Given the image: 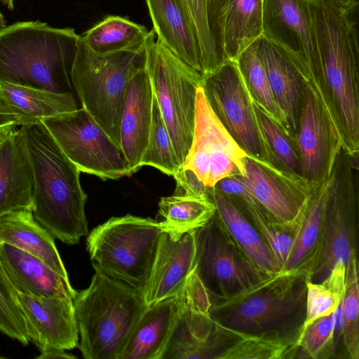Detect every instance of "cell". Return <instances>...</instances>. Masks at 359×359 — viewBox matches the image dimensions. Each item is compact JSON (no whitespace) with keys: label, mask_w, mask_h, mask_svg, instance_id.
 Masks as SVG:
<instances>
[{"label":"cell","mask_w":359,"mask_h":359,"mask_svg":"<svg viewBox=\"0 0 359 359\" xmlns=\"http://www.w3.org/2000/svg\"><path fill=\"white\" fill-rule=\"evenodd\" d=\"M24 126L34 178L32 215L55 239L78 244L88 234L81 172L41 122Z\"/></svg>","instance_id":"obj_1"},{"label":"cell","mask_w":359,"mask_h":359,"mask_svg":"<svg viewBox=\"0 0 359 359\" xmlns=\"http://www.w3.org/2000/svg\"><path fill=\"white\" fill-rule=\"evenodd\" d=\"M324 81L339 119L344 148L359 149V46L356 22L337 0H309Z\"/></svg>","instance_id":"obj_2"},{"label":"cell","mask_w":359,"mask_h":359,"mask_svg":"<svg viewBox=\"0 0 359 359\" xmlns=\"http://www.w3.org/2000/svg\"><path fill=\"white\" fill-rule=\"evenodd\" d=\"M80 35L73 28L23 21L0 29V83L69 92Z\"/></svg>","instance_id":"obj_3"},{"label":"cell","mask_w":359,"mask_h":359,"mask_svg":"<svg viewBox=\"0 0 359 359\" xmlns=\"http://www.w3.org/2000/svg\"><path fill=\"white\" fill-rule=\"evenodd\" d=\"M306 292L303 271H280L240 294L212 302L210 314L221 327L236 332L297 340L306 316Z\"/></svg>","instance_id":"obj_4"},{"label":"cell","mask_w":359,"mask_h":359,"mask_svg":"<svg viewBox=\"0 0 359 359\" xmlns=\"http://www.w3.org/2000/svg\"><path fill=\"white\" fill-rule=\"evenodd\" d=\"M93 266L90 285L73 299L77 347L85 359H118L147 306L140 290Z\"/></svg>","instance_id":"obj_5"},{"label":"cell","mask_w":359,"mask_h":359,"mask_svg":"<svg viewBox=\"0 0 359 359\" xmlns=\"http://www.w3.org/2000/svg\"><path fill=\"white\" fill-rule=\"evenodd\" d=\"M145 61L146 46L99 55L86 46L81 35L78 41L71 71L72 87L81 107L120 149L121 121L127 84Z\"/></svg>","instance_id":"obj_6"},{"label":"cell","mask_w":359,"mask_h":359,"mask_svg":"<svg viewBox=\"0 0 359 359\" xmlns=\"http://www.w3.org/2000/svg\"><path fill=\"white\" fill-rule=\"evenodd\" d=\"M161 229L156 220L113 217L88 234L92 265L143 292L154 262Z\"/></svg>","instance_id":"obj_7"},{"label":"cell","mask_w":359,"mask_h":359,"mask_svg":"<svg viewBox=\"0 0 359 359\" xmlns=\"http://www.w3.org/2000/svg\"><path fill=\"white\" fill-rule=\"evenodd\" d=\"M358 208V153L343 147L329 179L321 233L304 270L307 282H322L337 262L346 266L356 252Z\"/></svg>","instance_id":"obj_8"},{"label":"cell","mask_w":359,"mask_h":359,"mask_svg":"<svg viewBox=\"0 0 359 359\" xmlns=\"http://www.w3.org/2000/svg\"><path fill=\"white\" fill-rule=\"evenodd\" d=\"M146 67L154 99L182 165L193 139L196 93L203 76L156 39L154 30L147 42Z\"/></svg>","instance_id":"obj_9"},{"label":"cell","mask_w":359,"mask_h":359,"mask_svg":"<svg viewBox=\"0 0 359 359\" xmlns=\"http://www.w3.org/2000/svg\"><path fill=\"white\" fill-rule=\"evenodd\" d=\"M301 69L305 81L304 96L294 142L301 175L316 189L330 179L344 142L323 75Z\"/></svg>","instance_id":"obj_10"},{"label":"cell","mask_w":359,"mask_h":359,"mask_svg":"<svg viewBox=\"0 0 359 359\" xmlns=\"http://www.w3.org/2000/svg\"><path fill=\"white\" fill-rule=\"evenodd\" d=\"M193 233L196 248L194 271L207 290L211 303L240 294L275 275L250 261L216 212Z\"/></svg>","instance_id":"obj_11"},{"label":"cell","mask_w":359,"mask_h":359,"mask_svg":"<svg viewBox=\"0 0 359 359\" xmlns=\"http://www.w3.org/2000/svg\"><path fill=\"white\" fill-rule=\"evenodd\" d=\"M201 87L212 112L237 144L248 155L280 166L261 131L236 62L226 60L203 78Z\"/></svg>","instance_id":"obj_12"},{"label":"cell","mask_w":359,"mask_h":359,"mask_svg":"<svg viewBox=\"0 0 359 359\" xmlns=\"http://www.w3.org/2000/svg\"><path fill=\"white\" fill-rule=\"evenodd\" d=\"M41 122L81 172L102 180L131 175L121 150L84 108Z\"/></svg>","instance_id":"obj_13"},{"label":"cell","mask_w":359,"mask_h":359,"mask_svg":"<svg viewBox=\"0 0 359 359\" xmlns=\"http://www.w3.org/2000/svg\"><path fill=\"white\" fill-rule=\"evenodd\" d=\"M245 155L215 116L199 86L193 139L182 168L192 170L212 188L224 178L242 175Z\"/></svg>","instance_id":"obj_14"},{"label":"cell","mask_w":359,"mask_h":359,"mask_svg":"<svg viewBox=\"0 0 359 359\" xmlns=\"http://www.w3.org/2000/svg\"><path fill=\"white\" fill-rule=\"evenodd\" d=\"M243 174L234 176L280 223L297 228L315 188L302 175L245 155Z\"/></svg>","instance_id":"obj_15"},{"label":"cell","mask_w":359,"mask_h":359,"mask_svg":"<svg viewBox=\"0 0 359 359\" xmlns=\"http://www.w3.org/2000/svg\"><path fill=\"white\" fill-rule=\"evenodd\" d=\"M262 29L301 67L322 73L309 0H263Z\"/></svg>","instance_id":"obj_16"},{"label":"cell","mask_w":359,"mask_h":359,"mask_svg":"<svg viewBox=\"0 0 359 359\" xmlns=\"http://www.w3.org/2000/svg\"><path fill=\"white\" fill-rule=\"evenodd\" d=\"M29 341L39 351L77 347L78 325L71 298L35 297L17 293Z\"/></svg>","instance_id":"obj_17"},{"label":"cell","mask_w":359,"mask_h":359,"mask_svg":"<svg viewBox=\"0 0 359 359\" xmlns=\"http://www.w3.org/2000/svg\"><path fill=\"white\" fill-rule=\"evenodd\" d=\"M252 46L285 117L287 133L294 141L304 96L305 81L302 69L285 50L263 35Z\"/></svg>","instance_id":"obj_18"},{"label":"cell","mask_w":359,"mask_h":359,"mask_svg":"<svg viewBox=\"0 0 359 359\" xmlns=\"http://www.w3.org/2000/svg\"><path fill=\"white\" fill-rule=\"evenodd\" d=\"M193 231L180 235L162 231L154 262L142 292L147 306L177 296L195 266Z\"/></svg>","instance_id":"obj_19"},{"label":"cell","mask_w":359,"mask_h":359,"mask_svg":"<svg viewBox=\"0 0 359 359\" xmlns=\"http://www.w3.org/2000/svg\"><path fill=\"white\" fill-rule=\"evenodd\" d=\"M232 337L210 313L181 307L161 359H219Z\"/></svg>","instance_id":"obj_20"},{"label":"cell","mask_w":359,"mask_h":359,"mask_svg":"<svg viewBox=\"0 0 359 359\" xmlns=\"http://www.w3.org/2000/svg\"><path fill=\"white\" fill-rule=\"evenodd\" d=\"M153 103L154 93L145 61L127 84L121 121V150L130 175L141 168L151 128Z\"/></svg>","instance_id":"obj_21"},{"label":"cell","mask_w":359,"mask_h":359,"mask_svg":"<svg viewBox=\"0 0 359 359\" xmlns=\"http://www.w3.org/2000/svg\"><path fill=\"white\" fill-rule=\"evenodd\" d=\"M0 262L17 293L35 297H74L76 290L69 280L25 251L0 243Z\"/></svg>","instance_id":"obj_22"},{"label":"cell","mask_w":359,"mask_h":359,"mask_svg":"<svg viewBox=\"0 0 359 359\" xmlns=\"http://www.w3.org/2000/svg\"><path fill=\"white\" fill-rule=\"evenodd\" d=\"M34 178L21 126L0 145V217L18 210H32Z\"/></svg>","instance_id":"obj_23"},{"label":"cell","mask_w":359,"mask_h":359,"mask_svg":"<svg viewBox=\"0 0 359 359\" xmlns=\"http://www.w3.org/2000/svg\"><path fill=\"white\" fill-rule=\"evenodd\" d=\"M215 188L226 194L257 231L282 271L288 259L297 228L274 218L252 194L233 177L219 181Z\"/></svg>","instance_id":"obj_24"},{"label":"cell","mask_w":359,"mask_h":359,"mask_svg":"<svg viewBox=\"0 0 359 359\" xmlns=\"http://www.w3.org/2000/svg\"><path fill=\"white\" fill-rule=\"evenodd\" d=\"M179 310L178 295L147 306L118 359H161Z\"/></svg>","instance_id":"obj_25"},{"label":"cell","mask_w":359,"mask_h":359,"mask_svg":"<svg viewBox=\"0 0 359 359\" xmlns=\"http://www.w3.org/2000/svg\"><path fill=\"white\" fill-rule=\"evenodd\" d=\"M145 1L156 39L202 75L199 47L180 0Z\"/></svg>","instance_id":"obj_26"},{"label":"cell","mask_w":359,"mask_h":359,"mask_svg":"<svg viewBox=\"0 0 359 359\" xmlns=\"http://www.w3.org/2000/svg\"><path fill=\"white\" fill-rule=\"evenodd\" d=\"M0 243L11 245L37 257L63 278L69 280L55 238L35 219L32 210H14L0 217Z\"/></svg>","instance_id":"obj_27"},{"label":"cell","mask_w":359,"mask_h":359,"mask_svg":"<svg viewBox=\"0 0 359 359\" xmlns=\"http://www.w3.org/2000/svg\"><path fill=\"white\" fill-rule=\"evenodd\" d=\"M196 39L203 78L225 61L222 29L228 0H180Z\"/></svg>","instance_id":"obj_28"},{"label":"cell","mask_w":359,"mask_h":359,"mask_svg":"<svg viewBox=\"0 0 359 359\" xmlns=\"http://www.w3.org/2000/svg\"><path fill=\"white\" fill-rule=\"evenodd\" d=\"M208 195L222 223L250 261L271 274L280 272L267 245L229 198L214 187L208 189Z\"/></svg>","instance_id":"obj_29"},{"label":"cell","mask_w":359,"mask_h":359,"mask_svg":"<svg viewBox=\"0 0 359 359\" xmlns=\"http://www.w3.org/2000/svg\"><path fill=\"white\" fill-rule=\"evenodd\" d=\"M263 0H228L223 22L226 60L236 61L262 35Z\"/></svg>","instance_id":"obj_30"},{"label":"cell","mask_w":359,"mask_h":359,"mask_svg":"<svg viewBox=\"0 0 359 359\" xmlns=\"http://www.w3.org/2000/svg\"><path fill=\"white\" fill-rule=\"evenodd\" d=\"M153 29L118 15H108L81 36L95 53L105 55L146 46Z\"/></svg>","instance_id":"obj_31"},{"label":"cell","mask_w":359,"mask_h":359,"mask_svg":"<svg viewBox=\"0 0 359 359\" xmlns=\"http://www.w3.org/2000/svg\"><path fill=\"white\" fill-rule=\"evenodd\" d=\"M329 180L314 189L297 226L294 242L282 271L304 272L318 244L324 222Z\"/></svg>","instance_id":"obj_32"},{"label":"cell","mask_w":359,"mask_h":359,"mask_svg":"<svg viewBox=\"0 0 359 359\" xmlns=\"http://www.w3.org/2000/svg\"><path fill=\"white\" fill-rule=\"evenodd\" d=\"M0 88L11 104L38 122L78 109L71 92L57 93L8 83H0Z\"/></svg>","instance_id":"obj_33"},{"label":"cell","mask_w":359,"mask_h":359,"mask_svg":"<svg viewBox=\"0 0 359 359\" xmlns=\"http://www.w3.org/2000/svg\"><path fill=\"white\" fill-rule=\"evenodd\" d=\"M215 212L211 200L173 194L160 199L158 215L163 219L158 222L162 231L180 235L203 226Z\"/></svg>","instance_id":"obj_34"},{"label":"cell","mask_w":359,"mask_h":359,"mask_svg":"<svg viewBox=\"0 0 359 359\" xmlns=\"http://www.w3.org/2000/svg\"><path fill=\"white\" fill-rule=\"evenodd\" d=\"M232 332L233 337L219 359L293 358L295 339L276 334H248Z\"/></svg>","instance_id":"obj_35"},{"label":"cell","mask_w":359,"mask_h":359,"mask_svg":"<svg viewBox=\"0 0 359 359\" xmlns=\"http://www.w3.org/2000/svg\"><path fill=\"white\" fill-rule=\"evenodd\" d=\"M236 62L255 103L288 135L285 117L275 100L264 68L252 44L241 53Z\"/></svg>","instance_id":"obj_36"},{"label":"cell","mask_w":359,"mask_h":359,"mask_svg":"<svg viewBox=\"0 0 359 359\" xmlns=\"http://www.w3.org/2000/svg\"><path fill=\"white\" fill-rule=\"evenodd\" d=\"M346 273V266L337 262L322 282H307L306 316L302 328L316 319L336 311L344 297Z\"/></svg>","instance_id":"obj_37"},{"label":"cell","mask_w":359,"mask_h":359,"mask_svg":"<svg viewBox=\"0 0 359 359\" xmlns=\"http://www.w3.org/2000/svg\"><path fill=\"white\" fill-rule=\"evenodd\" d=\"M144 165L172 176L182 168L154 97L149 139L140 161V167Z\"/></svg>","instance_id":"obj_38"},{"label":"cell","mask_w":359,"mask_h":359,"mask_svg":"<svg viewBox=\"0 0 359 359\" xmlns=\"http://www.w3.org/2000/svg\"><path fill=\"white\" fill-rule=\"evenodd\" d=\"M359 280L356 252L346 265V290L341 304V335L342 343L351 359L359 358Z\"/></svg>","instance_id":"obj_39"},{"label":"cell","mask_w":359,"mask_h":359,"mask_svg":"<svg viewBox=\"0 0 359 359\" xmlns=\"http://www.w3.org/2000/svg\"><path fill=\"white\" fill-rule=\"evenodd\" d=\"M335 313L320 317L302 329L293 358L330 359L336 355Z\"/></svg>","instance_id":"obj_40"},{"label":"cell","mask_w":359,"mask_h":359,"mask_svg":"<svg viewBox=\"0 0 359 359\" xmlns=\"http://www.w3.org/2000/svg\"><path fill=\"white\" fill-rule=\"evenodd\" d=\"M261 131L273 155L287 170L301 175V163L294 141L254 102Z\"/></svg>","instance_id":"obj_41"},{"label":"cell","mask_w":359,"mask_h":359,"mask_svg":"<svg viewBox=\"0 0 359 359\" xmlns=\"http://www.w3.org/2000/svg\"><path fill=\"white\" fill-rule=\"evenodd\" d=\"M0 332L21 344L30 342L17 292L13 287L0 262Z\"/></svg>","instance_id":"obj_42"},{"label":"cell","mask_w":359,"mask_h":359,"mask_svg":"<svg viewBox=\"0 0 359 359\" xmlns=\"http://www.w3.org/2000/svg\"><path fill=\"white\" fill-rule=\"evenodd\" d=\"M177 295L181 307L210 313L211 302L209 294L194 269Z\"/></svg>","instance_id":"obj_43"},{"label":"cell","mask_w":359,"mask_h":359,"mask_svg":"<svg viewBox=\"0 0 359 359\" xmlns=\"http://www.w3.org/2000/svg\"><path fill=\"white\" fill-rule=\"evenodd\" d=\"M177 184L175 195H185L210 200L208 189L191 170L182 168L174 175Z\"/></svg>","instance_id":"obj_44"},{"label":"cell","mask_w":359,"mask_h":359,"mask_svg":"<svg viewBox=\"0 0 359 359\" xmlns=\"http://www.w3.org/2000/svg\"><path fill=\"white\" fill-rule=\"evenodd\" d=\"M39 123L11 104L0 88V127L10 124L21 126Z\"/></svg>","instance_id":"obj_45"},{"label":"cell","mask_w":359,"mask_h":359,"mask_svg":"<svg viewBox=\"0 0 359 359\" xmlns=\"http://www.w3.org/2000/svg\"><path fill=\"white\" fill-rule=\"evenodd\" d=\"M36 359H75L76 356L72 353H67L65 350L50 348L40 351V354L36 357Z\"/></svg>","instance_id":"obj_46"},{"label":"cell","mask_w":359,"mask_h":359,"mask_svg":"<svg viewBox=\"0 0 359 359\" xmlns=\"http://www.w3.org/2000/svg\"><path fill=\"white\" fill-rule=\"evenodd\" d=\"M18 126L15 124H10L0 127V145L16 131L18 128Z\"/></svg>","instance_id":"obj_47"},{"label":"cell","mask_w":359,"mask_h":359,"mask_svg":"<svg viewBox=\"0 0 359 359\" xmlns=\"http://www.w3.org/2000/svg\"><path fill=\"white\" fill-rule=\"evenodd\" d=\"M337 1L350 12H352L358 4V0H337Z\"/></svg>","instance_id":"obj_48"},{"label":"cell","mask_w":359,"mask_h":359,"mask_svg":"<svg viewBox=\"0 0 359 359\" xmlns=\"http://www.w3.org/2000/svg\"><path fill=\"white\" fill-rule=\"evenodd\" d=\"M0 1L6 6L9 10L13 11L14 8L13 0H0Z\"/></svg>","instance_id":"obj_49"},{"label":"cell","mask_w":359,"mask_h":359,"mask_svg":"<svg viewBox=\"0 0 359 359\" xmlns=\"http://www.w3.org/2000/svg\"><path fill=\"white\" fill-rule=\"evenodd\" d=\"M6 22L4 19V17L2 15V13L0 12V27H4L6 26Z\"/></svg>","instance_id":"obj_50"},{"label":"cell","mask_w":359,"mask_h":359,"mask_svg":"<svg viewBox=\"0 0 359 359\" xmlns=\"http://www.w3.org/2000/svg\"><path fill=\"white\" fill-rule=\"evenodd\" d=\"M0 359H5L4 356L0 355Z\"/></svg>","instance_id":"obj_51"}]
</instances>
